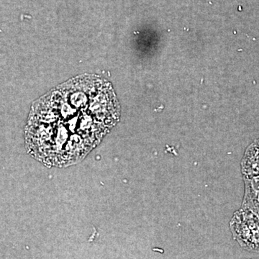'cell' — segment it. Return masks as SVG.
<instances>
[{"instance_id":"277c9868","label":"cell","mask_w":259,"mask_h":259,"mask_svg":"<svg viewBox=\"0 0 259 259\" xmlns=\"http://www.w3.org/2000/svg\"><path fill=\"white\" fill-rule=\"evenodd\" d=\"M243 171L245 177L259 176V140L255 141L245 153Z\"/></svg>"},{"instance_id":"7a4b0ae2","label":"cell","mask_w":259,"mask_h":259,"mask_svg":"<svg viewBox=\"0 0 259 259\" xmlns=\"http://www.w3.org/2000/svg\"><path fill=\"white\" fill-rule=\"evenodd\" d=\"M233 236L245 249L259 251V215L249 209L236 212L231 223Z\"/></svg>"},{"instance_id":"6da1fadb","label":"cell","mask_w":259,"mask_h":259,"mask_svg":"<svg viewBox=\"0 0 259 259\" xmlns=\"http://www.w3.org/2000/svg\"><path fill=\"white\" fill-rule=\"evenodd\" d=\"M111 83L95 75L69 80L32 104L25 127L28 153L48 166L81 161L119 122Z\"/></svg>"},{"instance_id":"3957f363","label":"cell","mask_w":259,"mask_h":259,"mask_svg":"<svg viewBox=\"0 0 259 259\" xmlns=\"http://www.w3.org/2000/svg\"><path fill=\"white\" fill-rule=\"evenodd\" d=\"M245 194L243 207L259 215V176L245 177Z\"/></svg>"}]
</instances>
